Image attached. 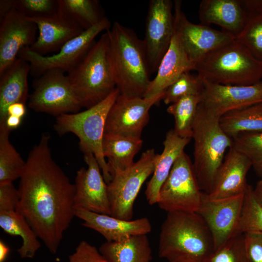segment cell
I'll list each match as a JSON object with an SVG mask.
<instances>
[{
    "label": "cell",
    "mask_w": 262,
    "mask_h": 262,
    "mask_svg": "<svg viewBox=\"0 0 262 262\" xmlns=\"http://www.w3.org/2000/svg\"><path fill=\"white\" fill-rule=\"evenodd\" d=\"M87 167L77 170L74 183V209H82L97 213L111 215L107 184L95 156L84 154Z\"/></svg>",
    "instance_id": "obj_16"
},
{
    "label": "cell",
    "mask_w": 262,
    "mask_h": 262,
    "mask_svg": "<svg viewBox=\"0 0 262 262\" xmlns=\"http://www.w3.org/2000/svg\"><path fill=\"white\" fill-rule=\"evenodd\" d=\"M19 194L13 182L0 183V211L16 210Z\"/></svg>",
    "instance_id": "obj_41"
},
{
    "label": "cell",
    "mask_w": 262,
    "mask_h": 262,
    "mask_svg": "<svg viewBox=\"0 0 262 262\" xmlns=\"http://www.w3.org/2000/svg\"><path fill=\"white\" fill-rule=\"evenodd\" d=\"M262 182V180H261Z\"/></svg>",
    "instance_id": "obj_48"
},
{
    "label": "cell",
    "mask_w": 262,
    "mask_h": 262,
    "mask_svg": "<svg viewBox=\"0 0 262 262\" xmlns=\"http://www.w3.org/2000/svg\"><path fill=\"white\" fill-rule=\"evenodd\" d=\"M195 70L202 79L224 85H251L262 79V62L236 39L205 55Z\"/></svg>",
    "instance_id": "obj_4"
},
{
    "label": "cell",
    "mask_w": 262,
    "mask_h": 262,
    "mask_svg": "<svg viewBox=\"0 0 262 262\" xmlns=\"http://www.w3.org/2000/svg\"><path fill=\"white\" fill-rule=\"evenodd\" d=\"M29 63L17 57L0 74V125L4 123L8 106L14 103L26 104L29 95L28 78Z\"/></svg>",
    "instance_id": "obj_24"
},
{
    "label": "cell",
    "mask_w": 262,
    "mask_h": 262,
    "mask_svg": "<svg viewBox=\"0 0 262 262\" xmlns=\"http://www.w3.org/2000/svg\"><path fill=\"white\" fill-rule=\"evenodd\" d=\"M0 227L11 235L19 236L22 244L17 251L22 258H33L41 246L37 234L16 210L0 211Z\"/></svg>",
    "instance_id": "obj_28"
},
{
    "label": "cell",
    "mask_w": 262,
    "mask_h": 262,
    "mask_svg": "<svg viewBox=\"0 0 262 262\" xmlns=\"http://www.w3.org/2000/svg\"></svg>",
    "instance_id": "obj_47"
},
{
    "label": "cell",
    "mask_w": 262,
    "mask_h": 262,
    "mask_svg": "<svg viewBox=\"0 0 262 262\" xmlns=\"http://www.w3.org/2000/svg\"><path fill=\"white\" fill-rule=\"evenodd\" d=\"M248 262H262V232L250 231L244 233Z\"/></svg>",
    "instance_id": "obj_40"
},
{
    "label": "cell",
    "mask_w": 262,
    "mask_h": 262,
    "mask_svg": "<svg viewBox=\"0 0 262 262\" xmlns=\"http://www.w3.org/2000/svg\"><path fill=\"white\" fill-rule=\"evenodd\" d=\"M253 189L248 184L244 193L236 234L250 231L262 232V206L255 198Z\"/></svg>",
    "instance_id": "obj_34"
},
{
    "label": "cell",
    "mask_w": 262,
    "mask_h": 262,
    "mask_svg": "<svg viewBox=\"0 0 262 262\" xmlns=\"http://www.w3.org/2000/svg\"><path fill=\"white\" fill-rule=\"evenodd\" d=\"M28 107L35 112L59 115L80 112L82 108L65 72L59 69L46 71L33 82Z\"/></svg>",
    "instance_id": "obj_10"
},
{
    "label": "cell",
    "mask_w": 262,
    "mask_h": 262,
    "mask_svg": "<svg viewBox=\"0 0 262 262\" xmlns=\"http://www.w3.org/2000/svg\"><path fill=\"white\" fill-rule=\"evenodd\" d=\"M116 88L120 94L143 98L151 80L143 40L131 29L115 22L107 31Z\"/></svg>",
    "instance_id": "obj_3"
},
{
    "label": "cell",
    "mask_w": 262,
    "mask_h": 262,
    "mask_svg": "<svg viewBox=\"0 0 262 262\" xmlns=\"http://www.w3.org/2000/svg\"><path fill=\"white\" fill-rule=\"evenodd\" d=\"M182 42L190 60L196 64L209 52L235 39L231 34L210 26L191 22L182 10V2L175 0Z\"/></svg>",
    "instance_id": "obj_19"
},
{
    "label": "cell",
    "mask_w": 262,
    "mask_h": 262,
    "mask_svg": "<svg viewBox=\"0 0 262 262\" xmlns=\"http://www.w3.org/2000/svg\"><path fill=\"white\" fill-rule=\"evenodd\" d=\"M174 33L169 47L143 98H150L164 93L181 74L195 70L196 65L189 59L182 42L178 11L174 6Z\"/></svg>",
    "instance_id": "obj_18"
},
{
    "label": "cell",
    "mask_w": 262,
    "mask_h": 262,
    "mask_svg": "<svg viewBox=\"0 0 262 262\" xmlns=\"http://www.w3.org/2000/svg\"><path fill=\"white\" fill-rule=\"evenodd\" d=\"M199 101V95L189 96L170 104L167 108V112L174 118V130L179 136L192 138L193 126Z\"/></svg>",
    "instance_id": "obj_33"
},
{
    "label": "cell",
    "mask_w": 262,
    "mask_h": 262,
    "mask_svg": "<svg viewBox=\"0 0 262 262\" xmlns=\"http://www.w3.org/2000/svg\"><path fill=\"white\" fill-rule=\"evenodd\" d=\"M119 94L116 88L105 99L84 111L57 116L53 125L60 135L72 133L77 136L80 150L84 154L95 156L107 184L111 176L103 153L102 142L109 112Z\"/></svg>",
    "instance_id": "obj_7"
},
{
    "label": "cell",
    "mask_w": 262,
    "mask_h": 262,
    "mask_svg": "<svg viewBox=\"0 0 262 262\" xmlns=\"http://www.w3.org/2000/svg\"><path fill=\"white\" fill-rule=\"evenodd\" d=\"M111 27L110 20L105 17L96 25L66 42L56 53L43 56L29 48H25L20 50L18 57L29 63L30 73L36 78L51 69H59L68 72L83 60L95 43L96 37Z\"/></svg>",
    "instance_id": "obj_11"
},
{
    "label": "cell",
    "mask_w": 262,
    "mask_h": 262,
    "mask_svg": "<svg viewBox=\"0 0 262 262\" xmlns=\"http://www.w3.org/2000/svg\"><path fill=\"white\" fill-rule=\"evenodd\" d=\"M74 215L83 221L82 226L100 233L108 242H118L132 236L147 234L152 229L147 217L126 220L82 209H74Z\"/></svg>",
    "instance_id": "obj_21"
},
{
    "label": "cell",
    "mask_w": 262,
    "mask_h": 262,
    "mask_svg": "<svg viewBox=\"0 0 262 262\" xmlns=\"http://www.w3.org/2000/svg\"><path fill=\"white\" fill-rule=\"evenodd\" d=\"M173 7L170 0L149 1L143 41L151 74L157 72L173 35Z\"/></svg>",
    "instance_id": "obj_12"
},
{
    "label": "cell",
    "mask_w": 262,
    "mask_h": 262,
    "mask_svg": "<svg viewBox=\"0 0 262 262\" xmlns=\"http://www.w3.org/2000/svg\"><path fill=\"white\" fill-rule=\"evenodd\" d=\"M26 113V108L25 104L22 102L12 103L7 108L8 115H14L23 118Z\"/></svg>",
    "instance_id": "obj_42"
},
{
    "label": "cell",
    "mask_w": 262,
    "mask_h": 262,
    "mask_svg": "<svg viewBox=\"0 0 262 262\" xmlns=\"http://www.w3.org/2000/svg\"><path fill=\"white\" fill-rule=\"evenodd\" d=\"M143 145L141 138L104 134L102 150L107 157L109 170L125 169L133 164V158Z\"/></svg>",
    "instance_id": "obj_27"
},
{
    "label": "cell",
    "mask_w": 262,
    "mask_h": 262,
    "mask_svg": "<svg viewBox=\"0 0 262 262\" xmlns=\"http://www.w3.org/2000/svg\"><path fill=\"white\" fill-rule=\"evenodd\" d=\"M160 157L154 148H149L130 167L109 169L111 180L107 183V191L111 215L131 220L137 195L146 180L153 174Z\"/></svg>",
    "instance_id": "obj_8"
},
{
    "label": "cell",
    "mask_w": 262,
    "mask_h": 262,
    "mask_svg": "<svg viewBox=\"0 0 262 262\" xmlns=\"http://www.w3.org/2000/svg\"><path fill=\"white\" fill-rule=\"evenodd\" d=\"M202 81L198 106L219 118L231 111L262 101V81L246 86L224 85Z\"/></svg>",
    "instance_id": "obj_14"
},
{
    "label": "cell",
    "mask_w": 262,
    "mask_h": 262,
    "mask_svg": "<svg viewBox=\"0 0 262 262\" xmlns=\"http://www.w3.org/2000/svg\"><path fill=\"white\" fill-rule=\"evenodd\" d=\"M192 138L194 140V171L201 190L208 195L213 190L226 150L232 146V139L221 127L219 118L199 106Z\"/></svg>",
    "instance_id": "obj_6"
},
{
    "label": "cell",
    "mask_w": 262,
    "mask_h": 262,
    "mask_svg": "<svg viewBox=\"0 0 262 262\" xmlns=\"http://www.w3.org/2000/svg\"><path fill=\"white\" fill-rule=\"evenodd\" d=\"M8 246L2 240H0V262H4L10 252Z\"/></svg>",
    "instance_id": "obj_45"
},
{
    "label": "cell",
    "mask_w": 262,
    "mask_h": 262,
    "mask_svg": "<svg viewBox=\"0 0 262 262\" xmlns=\"http://www.w3.org/2000/svg\"><path fill=\"white\" fill-rule=\"evenodd\" d=\"M232 139V147L246 156L257 174L262 176V131L240 133Z\"/></svg>",
    "instance_id": "obj_35"
},
{
    "label": "cell",
    "mask_w": 262,
    "mask_h": 262,
    "mask_svg": "<svg viewBox=\"0 0 262 262\" xmlns=\"http://www.w3.org/2000/svg\"><path fill=\"white\" fill-rule=\"evenodd\" d=\"M253 193L255 198L259 203L262 206V182L259 181L253 189Z\"/></svg>",
    "instance_id": "obj_46"
},
{
    "label": "cell",
    "mask_w": 262,
    "mask_h": 262,
    "mask_svg": "<svg viewBox=\"0 0 262 262\" xmlns=\"http://www.w3.org/2000/svg\"><path fill=\"white\" fill-rule=\"evenodd\" d=\"M22 120V118L19 117L8 115L6 118L4 123L1 125H4L7 129L12 131L20 126Z\"/></svg>",
    "instance_id": "obj_43"
},
{
    "label": "cell",
    "mask_w": 262,
    "mask_h": 262,
    "mask_svg": "<svg viewBox=\"0 0 262 262\" xmlns=\"http://www.w3.org/2000/svg\"><path fill=\"white\" fill-rule=\"evenodd\" d=\"M164 93L148 98L119 94L109 112L104 134L141 138L150 109L163 99Z\"/></svg>",
    "instance_id": "obj_13"
},
{
    "label": "cell",
    "mask_w": 262,
    "mask_h": 262,
    "mask_svg": "<svg viewBox=\"0 0 262 262\" xmlns=\"http://www.w3.org/2000/svg\"><path fill=\"white\" fill-rule=\"evenodd\" d=\"M34 22L15 8L0 18V74L18 57L20 50L35 41Z\"/></svg>",
    "instance_id": "obj_17"
},
{
    "label": "cell",
    "mask_w": 262,
    "mask_h": 262,
    "mask_svg": "<svg viewBox=\"0 0 262 262\" xmlns=\"http://www.w3.org/2000/svg\"><path fill=\"white\" fill-rule=\"evenodd\" d=\"M67 76L82 107L86 109L105 99L116 88L107 31Z\"/></svg>",
    "instance_id": "obj_5"
},
{
    "label": "cell",
    "mask_w": 262,
    "mask_h": 262,
    "mask_svg": "<svg viewBox=\"0 0 262 262\" xmlns=\"http://www.w3.org/2000/svg\"><path fill=\"white\" fill-rule=\"evenodd\" d=\"M219 123L231 138L240 133L262 131V101L229 112Z\"/></svg>",
    "instance_id": "obj_29"
},
{
    "label": "cell",
    "mask_w": 262,
    "mask_h": 262,
    "mask_svg": "<svg viewBox=\"0 0 262 262\" xmlns=\"http://www.w3.org/2000/svg\"><path fill=\"white\" fill-rule=\"evenodd\" d=\"M14 7L29 18H41L58 12V0H14Z\"/></svg>",
    "instance_id": "obj_38"
},
{
    "label": "cell",
    "mask_w": 262,
    "mask_h": 262,
    "mask_svg": "<svg viewBox=\"0 0 262 262\" xmlns=\"http://www.w3.org/2000/svg\"><path fill=\"white\" fill-rule=\"evenodd\" d=\"M214 251L212 233L197 213H167L160 233V258L169 262H205Z\"/></svg>",
    "instance_id": "obj_2"
},
{
    "label": "cell",
    "mask_w": 262,
    "mask_h": 262,
    "mask_svg": "<svg viewBox=\"0 0 262 262\" xmlns=\"http://www.w3.org/2000/svg\"><path fill=\"white\" fill-rule=\"evenodd\" d=\"M11 131L4 125H0V183L20 179L26 164L10 141Z\"/></svg>",
    "instance_id": "obj_32"
},
{
    "label": "cell",
    "mask_w": 262,
    "mask_h": 262,
    "mask_svg": "<svg viewBox=\"0 0 262 262\" xmlns=\"http://www.w3.org/2000/svg\"><path fill=\"white\" fill-rule=\"evenodd\" d=\"M252 166L251 161L232 146L225 155L215 178L209 198L218 199L244 194L248 186L246 175Z\"/></svg>",
    "instance_id": "obj_22"
},
{
    "label": "cell",
    "mask_w": 262,
    "mask_h": 262,
    "mask_svg": "<svg viewBox=\"0 0 262 262\" xmlns=\"http://www.w3.org/2000/svg\"><path fill=\"white\" fill-rule=\"evenodd\" d=\"M28 18L35 23L38 33L35 41L29 48L43 56L58 52L66 42L84 31L59 11L49 16Z\"/></svg>",
    "instance_id": "obj_20"
},
{
    "label": "cell",
    "mask_w": 262,
    "mask_h": 262,
    "mask_svg": "<svg viewBox=\"0 0 262 262\" xmlns=\"http://www.w3.org/2000/svg\"><path fill=\"white\" fill-rule=\"evenodd\" d=\"M244 193L226 198L211 199L203 193L201 203L196 213L204 220L212 233L214 251L236 234Z\"/></svg>",
    "instance_id": "obj_15"
},
{
    "label": "cell",
    "mask_w": 262,
    "mask_h": 262,
    "mask_svg": "<svg viewBox=\"0 0 262 262\" xmlns=\"http://www.w3.org/2000/svg\"><path fill=\"white\" fill-rule=\"evenodd\" d=\"M58 11L75 22L83 30L96 25L105 16L96 0H58Z\"/></svg>",
    "instance_id": "obj_31"
},
{
    "label": "cell",
    "mask_w": 262,
    "mask_h": 262,
    "mask_svg": "<svg viewBox=\"0 0 262 262\" xmlns=\"http://www.w3.org/2000/svg\"><path fill=\"white\" fill-rule=\"evenodd\" d=\"M203 195L193 163L184 151L175 162L162 186L157 204L167 213H196L201 203Z\"/></svg>",
    "instance_id": "obj_9"
},
{
    "label": "cell",
    "mask_w": 262,
    "mask_h": 262,
    "mask_svg": "<svg viewBox=\"0 0 262 262\" xmlns=\"http://www.w3.org/2000/svg\"><path fill=\"white\" fill-rule=\"evenodd\" d=\"M247 17L245 25L235 39L262 62V0H242Z\"/></svg>",
    "instance_id": "obj_30"
},
{
    "label": "cell",
    "mask_w": 262,
    "mask_h": 262,
    "mask_svg": "<svg viewBox=\"0 0 262 262\" xmlns=\"http://www.w3.org/2000/svg\"><path fill=\"white\" fill-rule=\"evenodd\" d=\"M50 136L42 134L30 151L20 178L16 211L48 249L56 254L74 217L75 187L55 162Z\"/></svg>",
    "instance_id": "obj_1"
},
{
    "label": "cell",
    "mask_w": 262,
    "mask_h": 262,
    "mask_svg": "<svg viewBox=\"0 0 262 262\" xmlns=\"http://www.w3.org/2000/svg\"><path fill=\"white\" fill-rule=\"evenodd\" d=\"M99 251L109 262H151L152 259L147 234L132 236L118 242L106 241Z\"/></svg>",
    "instance_id": "obj_26"
},
{
    "label": "cell",
    "mask_w": 262,
    "mask_h": 262,
    "mask_svg": "<svg viewBox=\"0 0 262 262\" xmlns=\"http://www.w3.org/2000/svg\"><path fill=\"white\" fill-rule=\"evenodd\" d=\"M68 262H109L99 250L88 242H80L75 251L68 257Z\"/></svg>",
    "instance_id": "obj_39"
},
{
    "label": "cell",
    "mask_w": 262,
    "mask_h": 262,
    "mask_svg": "<svg viewBox=\"0 0 262 262\" xmlns=\"http://www.w3.org/2000/svg\"><path fill=\"white\" fill-rule=\"evenodd\" d=\"M190 140V138L179 136L174 129L166 133L163 142V151L145 191L146 199L149 205L157 204L162 186L167 178L175 162L184 152L185 147Z\"/></svg>",
    "instance_id": "obj_25"
},
{
    "label": "cell",
    "mask_w": 262,
    "mask_h": 262,
    "mask_svg": "<svg viewBox=\"0 0 262 262\" xmlns=\"http://www.w3.org/2000/svg\"><path fill=\"white\" fill-rule=\"evenodd\" d=\"M14 7V0H0V18L3 16Z\"/></svg>",
    "instance_id": "obj_44"
},
{
    "label": "cell",
    "mask_w": 262,
    "mask_h": 262,
    "mask_svg": "<svg viewBox=\"0 0 262 262\" xmlns=\"http://www.w3.org/2000/svg\"><path fill=\"white\" fill-rule=\"evenodd\" d=\"M203 81L197 75L190 71L181 74L165 90L163 99L165 104H171L185 97L199 95Z\"/></svg>",
    "instance_id": "obj_36"
},
{
    "label": "cell",
    "mask_w": 262,
    "mask_h": 262,
    "mask_svg": "<svg viewBox=\"0 0 262 262\" xmlns=\"http://www.w3.org/2000/svg\"><path fill=\"white\" fill-rule=\"evenodd\" d=\"M205 262H248L244 233H237L215 250Z\"/></svg>",
    "instance_id": "obj_37"
},
{
    "label": "cell",
    "mask_w": 262,
    "mask_h": 262,
    "mask_svg": "<svg viewBox=\"0 0 262 262\" xmlns=\"http://www.w3.org/2000/svg\"><path fill=\"white\" fill-rule=\"evenodd\" d=\"M198 15L200 24H216L235 38L243 29L247 17L242 0H202Z\"/></svg>",
    "instance_id": "obj_23"
}]
</instances>
